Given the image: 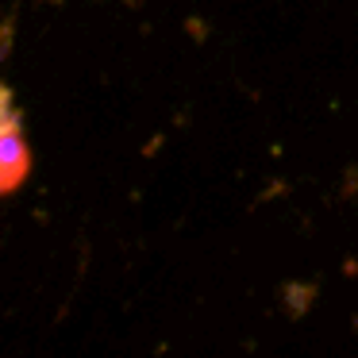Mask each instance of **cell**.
Returning a JSON list of instances; mask_svg holds the SVG:
<instances>
[{"label":"cell","mask_w":358,"mask_h":358,"mask_svg":"<svg viewBox=\"0 0 358 358\" xmlns=\"http://www.w3.org/2000/svg\"><path fill=\"white\" fill-rule=\"evenodd\" d=\"M27 170V147H24V124H20L16 101L8 85L0 81V189L16 185Z\"/></svg>","instance_id":"obj_1"}]
</instances>
